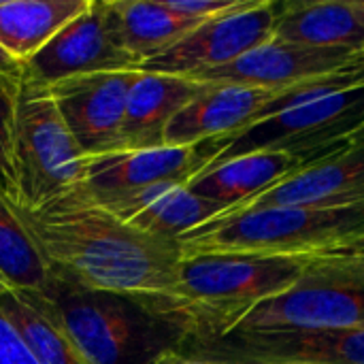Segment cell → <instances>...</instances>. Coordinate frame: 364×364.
Masks as SVG:
<instances>
[{"mask_svg": "<svg viewBox=\"0 0 364 364\" xmlns=\"http://www.w3.org/2000/svg\"><path fill=\"white\" fill-rule=\"evenodd\" d=\"M309 258H322V260H335V262H343V264H352V267H358L364 271V232L346 241V243H339L335 247H328V250H322L318 252L316 256H309Z\"/></svg>", "mask_w": 364, "mask_h": 364, "instance_id": "cell-27", "label": "cell"}, {"mask_svg": "<svg viewBox=\"0 0 364 364\" xmlns=\"http://www.w3.org/2000/svg\"><path fill=\"white\" fill-rule=\"evenodd\" d=\"M360 203H364V130L348 145L307 162L239 207H352Z\"/></svg>", "mask_w": 364, "mask_h": 364, "instance_id": "cell-14", "label": "cell"}, {"mask_svg": "<svg viewBox=\"0 0 364 364\" xmlns=\"http://www.w3.org/2000/svg\"><path fill=\"white\" fill-rule=\"evenodd\" d=\"M139 73H90L49 85L51 98L83 156L119 151L126 100Z\"/></svg>", "mask_w": 364, "mask_h": 364, "instance_id": "cell-12", "label": "cell"}, {"mask_svg": "<svg viewBox=\"0 0 364 364\" xmlns=\"http://www.w3.org/2000/svg\"><path fill=\"white\" fill-rule=\"evenodd\" d=\"M168 9L179 15H186L196 21L211 19L228 9H232L239 0H164Z\"/></svg>", "mask_w": 364, "mask_h": 364, "instance_id": "cell-25", "label": "cell"}, {"mask_svg": "<svg viewBox=\"0 0 364 364\" xmlns=\"http://www.w3.org/2000/svg\"><path fill=\"white\" fill-rule=\"evenodd\" d=\"M21 77L0 73V192L15 205L13 173V126L19 100Z\"/></svg>", "mask_w": 364, "mask_h": 364, "instance_id": "cell-24", "label": "cell"}, {"mask_svg": "<svg viewBox=\"0 0 364 364\" xmlns=\"http://www.w3.org/2000/svg\"><path fill=\"white\" fill-rule=\"evenodd\" d=\"M194 346L230 364H364V328L228 333Z\"/></svg>", "mask_w": 364, "mask_h": 364, "instance_id": "cell-11", "label": "cell"}, {"mask_svg": "<svg viewBox=\"0 0 364 364\" xmlns=\"http://www.w3.org/2000/svg\"><path fill=\"white\" fill-rule=\"evenodd\" d=\"M151 364H230L224 360H215V358H207V356H198V354H183V352H175V350H164L160 352Z\"/></svg>", "mask_w": 364, "mask_h": 364, "instance_id": "cell-28", "label": "cell"}, {"mask_svg": "<svg viewBox=\"0 0 364 364\" xmlns=\"http://www.w3.org/2000/svg\"><path fill=\"white\" fill-rule=\"evenodd\" d=\"M188 183L166 181L96 200L128 226L145 235L177 241L181 235L226 211V207L194 194Z\"/></svg>", "mask_w": 364, "mask_h": 364, "instance_id": "cell-16", "label": "cell"}, {"mask_svg": "<svg viewBox=\"0 0 364 364\" xmlns=\"http://www.w3.org/2000/svg\"><path fill=\"white\" fill-rule=\"evenodd\" d=\"M53 269L26 230L17 207L0 192V284L21 292H47Z\"/></svg>", "mask_w": 364, "mask_h": 364, "instance_id": "cell-22", "label": "cell"}, {"mask_svg": "<svg viewBox=\"0 0 364 364\" xmlns=\"http://www.w3.org/2000/svg\"><path fill=\"white\" fill-rule=\"evenodd\" d=\"M83 151L64 124L47 85L21 75L13 126L15 207L43 200L83 181Z\"/></svg>", "mask_w": 364, "mask_h": 364, "instance_id": "cell-5", "label": "cell"}, {"mask_svg": "<svg viewBox=\"0 0 364 364\" xmlns=\"http://www.w3.org/2000/svg\"><path fill=\"white\" fill-rule=\"evenodd\" d=\"M277 2L239 0L232 9L205 19L183 38L145 60L141 73L196 77L226 66L273 38Z\"/></svg>", "mask_w": 364, "mask_h": 364, "instance_id": "cell-7", "label": "cell"}, {"mask_svg": "<svg viewBox=\"0 0 364 364\" xmlns=\"http://www.w3.org/2000/svg\"><path fill=\"white\" fill-rule=\"evenodd\" d=\"M51 318L87 364H124L132 343V320L107 294L87 292L70 282L53 279L47 292H28Z\"/></svg>", "mask_w": 364, "mask_h": 364, "instance_id": "cell-9", "label": "cell"}, {"mask_svg": "<svg viewBox=\"0 0 364 364\" xmlns=\"http://www.w3.org/2000/svg\"><path fill=\"white\" fill-rule=\"evenodd\" d=\"M305 164V160L284 151H247L211 164L188 188L207 200L232 209L271 190Z\"/></svg>", "mask_w": 364, "mask_h": 364, "instance_id": "cell-18", "label": "cell"}, {"mask_svg": "<svg viewBox=\"0 0 364 364\" xmlns=\"http://www.w3.org/2000/svg\"><path fill=\"white\" fill-rule=\"evenodd\" d=\"M364 232L352 207H235L177 239L181 258L215 254L316 256Z\"/></svg>", "mask_w": 364, "mask_h": 364, "instance_id": "cell-4", "label": "cell"}, {"mask_svg": "<svg viewBox=\"0 0 364 364\" xmlns=\"http://www.w3.org/2000/svg\"><path fill=\"white\" fill-rule=\"evenodd\" d=\"M0 73L15 75V77H21V73H23V64L19 60H15L2 45H0Z\"/></svg>", "mask_w": 364, "mask_h": 364, "instance_id": "cell-29", "label": "cell"}, {"mask_svg": "<svg viewBox=\"0 0 364 364\" xmlns=\"http://www.w3.org/2000/svg\"><path fill=\"white\" fill-rule=\"evenodd\" d=\"M0 314L38 364H87L62 328L32 303L28 292L0 284Z\"/></svg>", "mask_w": 364, "mask_h": 364, "instance_id": "cell-23", "label": "cell"}, {"mask_svg": "<svg viewBox=\"0 0 364 364\" xmlns=\"http://www.w3.org/2000/svg\"><path fill=\"white\" fill-rule=\"evenodd\" d=\"M0 364H38L2 314H0Z\"/></svg>", "mask_w": 364, "mask_h": 364, "instance_id": "cell-26", "label": "cell"}, {"mask_svg": "<svg viewBox=\"0 0 364 364\" xmlns=\"http://www.w3.org/2000/svg\"><path fill=\"white\" fill-rule=\"evenodd\" d=\"M348 70H364V51L318 49L271 38L226 66L188 79L209 85H247L282 92Z\"/></svg>", "mask_w": 364, "mask_h": 364, "instance_id": "cell-10", "label": "cell"}, {"mask_svg": "<svg viewBox=\"0 0 364 364\" xmlns=\"http://www.w3.org/2000/svg\"><path fill=\"white\" fill-rule=\"evenodd\" d=\"M17 211L55 277L87 292L145 307L164 299L177 284L181 267L177 241L128 226L83 183Z\"/></svg>", "mask_w": 364, "mask_h": 364, "instance_id": "cell-1", "label": "cell"}, {"mask_svg": "<svg viewBox=\"0 0 364 364\" xmlns=\"http://www.w3.org/2000/svg\"><path fill=\"white\" fill-rule=\"evenodd\" d=\"M356 2V9H358V13L363 15V19H364V0H354Z\"/></svg>", "mask_w": 364, "mask_h": 364, "instance_id": "cell-30", "label": "cell"}, {"mask_svg": "<svg viewBox=\"0 0 364 364\" xmlns=\"http://www.w3.org/2000/svg\"><path fill=\"white\" fill-rule=\"evenodd\" d=\"M113 9L124 45L139 66L203 23L175 13L164 0H113Z\"/></svg>", "mask_w": 364, "mask_h": 364, "instance_id": "cell-21", "label": "cell"}, {"mask_svg": "<svg viewBox=\"0 0 364 364\" xmlns=\"http://www.w3.org/2000/svg\"><path fill=\"white\" fill-rule=\"evenodd\" d=\"M309 258L215 254L181 258L175 288L145 305L194 343L220 339L258 303L286 292L305 273Z\"/></svg>", "mask_w": 364, "mask_h": 364, "instance_id": "cell-2", "label": "cell"}, {"mask_svg": "<svg viewBox=\"0 0 364 364\" xmlns=\"http://www.w3.org/2000/svg\"><path fill=\"white\" fill-rule=\"evenodd\" d=\"M224 154L222 141L186 147H154L136 151H111L83 158V186L94 198L166 181H192Z\"/></svg>", "mask_w": 364, "mask_h": 364, "instance_id": "cell-13", "label": "cell"}, {"mask_svg": "<svg viewBox=\"0 0 364 364\" xmlns=\"http://www.w3.org/2000/svg\"><path fill=\"white\" fill-rule=\"evenodd\" d=\"M92 0H0V45L21 64L36 55Z\"/></svg>", "mask_w": 364, "mask_h": 364, "instance_id": "cell-20", "label": "cell"}, {"mask_svg": "<svg viewBox=\"0 0 364 364\" xmlns=\"http://www.w3.org/2000/svg\"><path fill=\"white\" fill-rule=\"evenodd\" d=\"M275 90L247 85H209L166 126L164 145L186 147L228 141L245 130L277 96Z\"/></svg>", "mask_w": 364, "mask_h": 364, "instance_id": "cell-15", "label": "cell"}, {"mask_svg": "<svg viewBox=\"0 0 364 364\" xmlns=\"http://www.w3.org/2000/svg\"><path fill=\"white\" fill-rule=\"evenodd\" d=\"M203 90L205 83L188 77L139 73L126 100L119 151L164 147L166 126Z\"/></svg>", "mask_w": 364, "mask_h": 364, "instance_id": "cell-17", "label": "cell"}, {"mask_svg": "<svg viewBox=\"0 0 364 364\" xmlns=\"http://www.w3.org/2000/svg\"><path fill=\"white\" fill-rule=\"evenodd\" d=\"M107 70H139V62L124 45L113 0H92L23 64L21 75L49 87L62 79Z\"/></svg>", "mask_w": 364, "mask_h": 364, "instance_id": "cell-8", "label": "cell"}, {"mask_svg": "<svg viewBox=\"0 0 364 364\" xmlns=\"http://www.w3.org/2000/svg\"><path fill=\"white\" fill-rule=\"evenodd\" d=\"M363 130L364 70H348L282 90L245 130L222 141L220 160L247 151H284L314 162Z\"/></svg>", "mask_w": 364, "mask_h": 364, "instance_id": "cell-3", "label": "cell"}, {"mask_svg": "<svg viewBox=\"0 0 364 364\" xmlns=\"http://www.w3.org/2000/svg\"><path fill=\"white\" fill-rule=\"evenodd\" d=\"M273 38L318 49L364 51V19L354 0L277 2Z\"/></svg>", "mask_w": 364, "mask_h": 364, "instance_id": "cell-19", "label": "cell"}, {"mask_svg": "<svg viewBox=\"0 0 364 364\" xmlns=\"http://www.w3.org/2000/svg\"><path fill=\"white\" fill-rule=\"evenodd\" d=\"M364 328V271L309 258L305 273L286 292L258 303L230 333Z\"/></svg>", "mask_w": 364, "mask_h": 364, "instance_id": "cell-6", "label": "cell"}]
</instances>
